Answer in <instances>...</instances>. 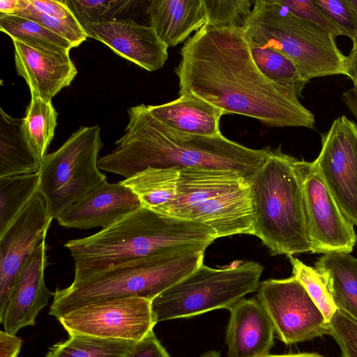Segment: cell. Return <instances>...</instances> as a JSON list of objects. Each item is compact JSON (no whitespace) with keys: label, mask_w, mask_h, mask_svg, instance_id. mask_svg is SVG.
Here are the masks:
<instances>
[{"label":"cell","mask_w":357,"mask_h":357,"mask_svg":"<svg viewBox=\"0 0 357 357\" xmlns=\"http://www.w3.org/2000/svg\"><path fill=\"white\" fill-rule=\"evenodd\" d=\"M175 69L180 96L192 94L222 109L272 127L314 128V116L294 89L269 80L252 56L243 27L204 24L183 45Z\"/></svg>","instance_id":"cell-1"},{"label":"cell","mask_w":357,"mask_h":357,"mask_svg":"<svg viewBox=\"0 0 357 357\" xmlns=\"http://www.w3.org/2000/svg\"><path fill=\"white\" fill-rule=\"evenodd\" d=\"M125 134L110 153L98 159L100 169L129 178L148 167H205L232 169L248 181L267 157L270 149H254L222 135L185 134L153 116L146 105L128 110Z\"/></svg>","instance_id":"cell-2"},{"label":"cell","mask_w":357,"mask_h":357,"mask_svg":"<svg viewBox=\"0 0 357 357\" xmlns=\"http://www.w3.org/2000/svg\"><path fill=\"white\" fill-rule=\"evenodd\" d=\"M215 231L201 223L169 216L142 205L111 226L64 244L75 261L72 283L111 268L188 245H209Z\"/></svg>","instance_id":"cell-3"},{"label":"cell","mask_w":357,"mask_h":357,"mask_svg":"<svg viewBox=\"0 0 357 357\" xmlns=\"http://www.w3.org/2000/svg\"><path fill=\"white\" fill-rule=\"evenodd\" d=\"M208 245H194L111 268L88 280L56 289L49 314L59 319L85 305L116 298L152 301L203 264Z\"/></svg>","instance_id":"cell-4"},{"label":"cell","mask_w":357,"mask_h":357,"mask_svg":"<svg viewBox=\"0 0 357 357\" xmlns=\"http://www.w3.org/2000/svg\"><path fill=\"white\" fill-rule=\"evenodd\" d=\"M296 158L279 148L248 180L254 232L272 255L311 252L303 197Z\"/></svg>","instance_id":"cell-5"},{"label":"cell","mask_w":357,"mask_h":357,"mask_svg":"<svg viewBox=\"0 0 357 357\" xmlns=\"http://www.w3.org/2000/svg\"><path fill=\"white\" fill-rule=\"evenodd\" d=\"M243 28L249 43L282 52L307 82L328 75L347 76V57L338 48L335 37L296 16L279 0L255 1Z\"/></svg>","instance_id":"cell-6"},{"label":"cell","mask_w":357,"mask_h":357,"mask_svg":"<svg viewBox=\"0 0 357 357\" xmlns=\"http://www.w3.org/2000/svg\"><path fill=\"white\" fill-rule=\"evenodd\" d=\"M264 267L248 261L224 268L200 265L151 301L155 324L189 318L217 309L229 310L257 290Z\"/></svg>","instance_id":"cell-7"},{"label":"cell","mask_w":357,"mask_h":357,"mask_svg":"<svg viewBox=\"0 0 357 357\" xmlns=\"http://www.w3.org/2000/svg\"><path fill=\"white\" fill-rule=\"evenodd\" d=\"M102 146L100 128L82 126L45 155L38 171L39 192L52 219L107 181L98 165Z\"/></svg>","instance_id":"cell-8"},{"label":"cell","mask_w":357,"mask_h":357,"mask_svg":"<svg viewBox=\"0 0 357 357\" xmlns=\"http://www.w3.org/2000/svg\"><path fill=\"white\" fill-rule=\"evenodd\" d=\"M301 181L313 254L351 253L357 242L354 225L344 215L314 161L295 160Z\"/></svg>","instance_id":"cell-9"},{"label":"cell","mask_w":357,"mask_h":357,"mask_svg":"<svg viewBox=\"0 0 357 357\" xmlns=\"http://www.w3.org/2000/svg\"><path fill=\"white\" fill-rule=\"evenodd\" d=\"M257 291V299L285 344L309 341L328 334V322L294 276L264 280Z\"/></svg>","instance_id":"cell-10"},{"label":"cell","mask_w":357,"mask_h":357,"mask_svg":"<svg viewBox=\"0 0 357 357\" xmlns=\"http://www.w3.org/2000/svg\"><path fill=\"white\" fill-rule=\"evenodd\" d=\"M57 319L68 335H86L135 342L153 331L156 324L151 301L139 297L91 303Z\"/></svg>","instance_id":"cell-11"},{"label":"cell","mask_w":357,"mask_h":357,"mask_svg":"<svg viewBox=\"0 0 357 357\" xmlns=\"http://www.w3.org/2000/svg\"><path fill=\"white\" fill-rule=\"evenodd\" d=\"M314 162L344 215L357 226V124L344 115L335 119L321 135Z\"/></svg>","instance_id":"cell-12"},{"label":"cell","mask_w":357,"mask_h":357,"mask_svg":"<svg viewBox=\"0 0 357 357\" xmlns=\"http://www.w3.org/2000/svg\"><path fill=\"white\" fill-rule=\"evenodd\" d=\"M47 203L38 192L0 236V322L23 264L43 241L51 225Z\"/></svg>","instance_id":"cell-13"},{"label":"cell","mask_w":357,"mask_h":357,"mask_svg":"<svg viewBox=\"0 0 357 357\" xmlns=\"http://www.w3.org/2000/svg\"><path fill=\"white\" fill-rule=\"evenodd\" d=\"M83 28L88 37L100 41L120 56L148 71L161 68L167 59L168 47L151 26L128 18Z\"/></svg>","instance_id":"cell-14"},{"label":"cell","mask_w":357,"mask_h":357,"mask_svg":"<svg viewBox=\"0 0 357 357\" xmlns=\"http://www.w3.org/2000/svg\"><path fill=\"white\" fill-rule=\"evenodd\" d=\"M46 251L45 240L26 259L17 275L2 322L9 334L16 335L21 328L35 325L38 314L54 295L45 282Z\"/></svg>","instance_id":"cell-15"},{"label":"cell","mask_w":357,"mask_h":357,"mask_svg":"<svg viewBox=\"0 0 357 357\" xmlns=\"http://www.w3.org/2000/svg\"><path fill=\"white\" fill-rule=\"evenodd\" d=\"M142 206L137 194L121 181H105L63 211L56 219L67 228H107Z\"/></svg>","instance_id":"cell-16"},{"label":"cell","mask_w":357,"mask_h":357,"mask_svg":"<svg viewBox=\"0 0 357 357\" xmlns=\"http://www.w3.org/2000/svg\"><path fill=\"white\" fill-rule=\"evenodd\" d=\"M13 43L17 73L25 79L31 96L52 100L76 76L77 70L69 54L37 49L17 40Z\"/></svg>","instance_id":"cell-17"},{"label":"cell","mask_w":357,"mask_h":357,"mask_svg":"<svg viewBox=\"0 0 357 357\" xmlns=\"http://www.w3.org/2000/svg\"><path fill=\"white\" fill-rule=\"evenodd\" d=\"M228 357H264L274 344L275 328L257 299L243 298L229 310Z\"/></svg>","instance_id":"cell-18"},{"label":"cell","mask_w":357,"mask_h":357,"mask_svg":"<svg viewBox=\"0 0 357 357\" xmlns=\"http://www.w3.org/2000/svg\"><path fill=\"white\" fill-rule=\"evenodd\" d=\"M211 227L217 238L235 234L253 235V210L248 183L212 197L183 217Z\"/></svg>","instance_id":"cell-19"},{"label":"cell","mask_w":357,"mask_h":357,"mask_svg":"<svg viewBox=\"0 0 357 357\" xmlns=\"http://www.w3.org/2000/svg\"><path fill=\"white\" fill-rule=\"evenodd\" d=\"M248 183L241 173L232 169L179 167L176 198L161 213L183 219L202 202Z\"/></svg>","instance_id":"cell-20"},{"label":"cell","mask_w":357,"mask_h":357,"mask_svg":"<svg viewBox=\"0 0 357 357\" xmlns=\"http://www.w3.org/2000/svg\"><path fill=\"white\" fill-rule=\"evenodd\" d=\"M146 107L153 116L176 131L202 137L222 135L220 121L224 112L194 95L184 94L171 102Z\"/></svg>","instance_id":"cell-21"},{"label":"cell","mask_w":357,"mask_h":357,"mask_svg":"<svg viewBox=\"0 0 357 357\" xmlns=\"http://www.w3.org/2000/svg\"><path fill=\"white\" fill-rule=\"evenodd\" d=\"M146 11L150 26L168 47L184 41L206 23L204 0H153Z\"/></svg>","instance_id":"cell-22"},{"label":"cell","mask_w":357,"mask_h":357,"mask_svg":"<svg viewBox=\"0 0 357 357\" xmlns=\"http://www.w3.org/2000/svg\"><path fill=\"white\" fill-rule=\"evenodd\" d=\"M314 265L337 310L357 321V257L329 252Z\"/></svg>","instance_id":"cell-23"},{"label":"cell","mask_w":357,"mask_h":357,"mask_svg":"<svg viewBox=\"0 0 357 357\" xmlns=\"http://www.w3.org/2000/svg\"><path fill=\"white\" fill-rule=\"evenodd\" d=\"M41 161L31 148L24 119L14 118L0 109V178L38 172Z\"/></svg>","instance_id":"cell-24"},{"label":"cell","mask_w":357,"mask_h":357,"mask_svg":"<svg viewBox=\"0 0 357 357\" xmlns=\"http://www.w3.org/2000/svg\"><path fill=\"white\" fill-rule=\"evenodd\" d=\"M179 167H148L121 181L138 196L142 205L161 213L176 196Z\"/></svg>","instance_id":"cell-25"},{"label":"cell","mask_w":357,"mask_h":357,"mask_svg":"<svg viewBox=\"0 0 357 357\" xmlns=\"http://www.w3.org/2000/svg\"><path fill=\"white\" fill-rule=\"evenodd\" d=\"M135 342L86 335H69L50 347L46 357H126Z\"/></svg>","instance_id":"cell-26"},{"label":"cell","mask_w":357,"mask_h":357,"mask_svg":"<svg viewBox=\"0 0 357 357\" xmlns=\"http://www.w3.org/2000/svg\"><path fill=\"white\" fill-rule=\"evenodd\" d=\"M39 173L0 178V236L39 192Z\"/></svg>","instance_id":"cell-27"},{"label":"cell","mask_w":357,"mask_h":357,"mask_svg":"<svg viewBox=\"0 0 357 357\" xmlns=\"http://www.w3.org/2000/svg\"><path fill=\"white\" fill-rule=\"evenodd\" d=\"M0 30L13 40L37 49L69 54L73 47L63 37L35 21L18 15H0Z\"/></svg>","instance_id":"cell-28"},{"label":"cell","mask_w":357,"mask_h":357,"mask_svg":"<svg viewBox=\"0 0 357 357\" xmlns=\"http://www.w3.org/2000/svg\"><path fill=\"white\" fill-rule=\"evenodd\" d=\"M24 119V128L27 139L42 162L55 132L57 112L52 100L31 96Z\"/></svg>","instance_id":"cell-29"},{"label":"cell","mask_w":357,"mask_h":357,"mask_svg":"<svg viewBox=\"0 0 357 357\" xmlns=\"http://www.w3.org/2000/svg\"><path fill=\"white\" fill-rule=\"evenodd\" d=\"M252 56L259 70L271 82L295 90L298 97L307 82L294 63L282 52L271 47L250 43Z\"/></svg>","instance_id":"cell-30"},{"label":"cell","mask_w":357,"mask_h":357,"mask_svg":"<svg viewBox=\"0 0 357 357\" xmlns=\"http://www.w3.org/2000/svg\"><path fill=\"white\" fill-rule=\"evenodd\" d=\"M77 20L82 26L116 20L129 10L131 0H66Z\"/></svg>","instance_id":"cell-31"},{"label":"cell","mask_w":357,"mask_h":357,"mask_svg":"<svg viewBox=\"0 0 357 357\" xmlns=\"http://www.w3.org/2000/svg\"><path fill=\"white\" fill-rule=\"evenodd\" d=\"M293 276L304 287L328 323L337 308L314 267L306 265L294 256L288 257Z\"/></svg>","instance_id":"cell-32"},{"label":"cell","mask_w":357,"mask_h":357,"mask_svg":"<svg viewBox=\"0 0 357 357\" xmlns=\"http://www.w3.org/2000/svg\"><path fill=\"white\" fill-rule=\"evenodd\" d=\"M206 23L215 26L243 27L255 1L204 0Z\"/></svg>","instance_id":"cell-33"},{"label":"cell","mask_w":357,"mask_h":357,"mask_svg":"<svg viewBox=\"0 0 357 357\" xmlns=\"http://www.w3.org/2000/svg\"><path fill=\"white\" fill-rule=\"evenodd\" d=\"M36 22L47 29L67 40L73 47L81 45L88 38L83 26L79 23H72L45 15L31 4L17 15Z\"/></svg>","instance_id":"cell-34"},{"label":"cell","mask_w":357,"mask_h":357,"mask_svg":"<svg viewBox=\"0 0 357 357\" xmlns=\"http://www.w3.org/2000/svg\"><path fill=\"white\" fill-rule=\"evenodd\" d=\"M328 325V335L338 344L342 357H357V321L337 310Z\"/></svg>","instance_id":"cell-35"},{"label":"cell","mask_w":357,"mask_h":357,"mask_svg":"<svg viewBox=\"0 0 357 357\" xmlns=\"http://www.w3.org/2000/svg\"><path fill=\"white\" fill-rule=\"evenodd\" d=\"M292 13L305 20L335 37L345 36L344 31L333 22L314 0H279Z\"/></svg>","instance_id":"cell-36"},{"label":"cell","mask_w":357,"mask_h":357,"mask_svg":"<svg viewBox=\"0 0 357 357\" xmlns=\"http://www.w3.org/2000/svg\"><path fill=\"white\" fill-rule=\"evenodd\" d=\"M352 41L357 38V15L348 0H314Z\"/></svg>","instance_id":"cell-37"},{"label":"cell","mask_w":357,"mask_h":357,"mask_svg":"<svg viewBox=\"0 0 357 357\" xmlns=\"http://www.w3.org/2000/svg\"><path fill=\"white\" fill-rule=\"evenodd\" d=\"M38 11L48 16L72 23L79 22L65 1L30 0Z\"/></svg>","instance_id":"cell-38"},{"label":"cell","mask_w":357,"mask_h":357,"mask_svg":"<svg viewBox=\"0 0 357 357\" xmlns=\"http://www.w3.org/2000/svg\"><path fill=\"white\" fill-rule=\"evenodd\" d=\"M126 357H170L153 331L135 343Z\"/></svg>","instance_id":"cell-39"},{"label":"cell","mask_w":357,"mask_h":357,"mask_svg":"<svg viewBox=\"0 0 357 357\" xmlns=\"http://www.w3.org/2000/svg\"><path fill=\"white\" fill-rule=\"evenodd\" d=\"M23 340L16 335L0 331V357H17Z\"/></svg>","instance_id":"cell-40"},{"label":"cell","mask_w":357,"mask_h":357,"mask_svg":"<svg viewBox=\"0 0 357 357\" xmlns=\"http://www.w3.org/2000/svg\"><path fill=\"white\" fill-rule=\"evenodd\" d=\"M30 6V0H1L0 15H17Z\"/></svg>","instance_id":"cell-41"},{"label":"cell","mask_w":357,"mask_h":357,"mask_svg":"<svg viewBox=\"0 0 357 357\" xmlns=\"http://www.w3.org/2000/svg\"><path fill=\"white\" fill-rule=\"evenodd\" d=\"M352 42V48L347 56V77L351 79L354 84H357V38Z\"/></svg>","instance_id":"cell-42"},{"label":"cell","mask_w":357,"mask_h":357,"mask_svg":"<svg viewBox=\"0 0 357 357\" xmlns=\"http://www.w3.org/2000/svg\"><path fill=\"white\" fill-rule=\"evenodd\" d=\"M342 98L357 119V84H354L353 87L344 91L342 94Z\"/></svg>","instance_id":"cell-43"},{"label":"cell","mask_w":357,"mask_h":357,"mask_svg":"<svg viewBox=\"0 0 357 357\" xmlns=\"http://www.w3.org/2000/svg\"><path fill=\"white\" fill-rule=\"evenodd\" d=\"M273 357H324L315 353H298L282 355H273Z\"/></svg>","instance_id":"cell-44"},{"label":"cell","mask_w":357,"mask_h":357,"mask_svg":"<svg viewBox=\"0 0 357 357\" xmlns=\"http://www.w3.org/2000/svg\"><path fill=\"white\" fill-rule=\"evenodd\" d=\"M199 357H220V354L216 351H208L203 354Z\"/></svg>","instance_id":"cell-45"},{"label":"cell","mask_w":357,"mask_h":357,"mask_svg":"<svg viewBox=\"0 0 357 357\" xmlns=\"http://www.w3.org/2000/svg\"><path fill=\"white\" fill-rule=\"evenodd\" d=\"M348 1L357 15V0H348Z\"/></svg>","instance_id":"cell-46"},{"label":"cell","mask_w":357,"mask_h":357,"mask_svg":"<svg viewBox=\"0 0 357 357\" xmlns=\"http://www.w3.org/2000/svg\"><path fill=\"white\" fill-rule=\"evenodd\" d=\"M264 357H273V355H272V354H268V355H267V356H264Z\"/></svg>","instance_id":"cell-47"}]
</instances>
